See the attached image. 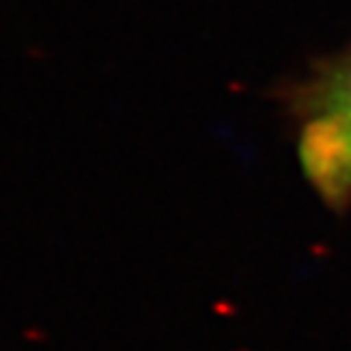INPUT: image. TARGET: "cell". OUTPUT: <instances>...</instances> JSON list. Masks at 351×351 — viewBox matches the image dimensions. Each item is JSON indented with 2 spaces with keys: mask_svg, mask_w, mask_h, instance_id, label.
I'll return each mask as SVG.
<instances>
[{
  "mask_svg": "<svg viewBox=\"0 0 351 351\" xmlns=\"http://www.w3.org/2000/svg\"><path fill=\"white\" fill-rule=\"evenodd\" d=\"M298 154L307 181L329 205L351 197V54L298 95Z\"/></svg>",
  "mask_w": 351,
  "mask_h": 351,
  "instance_id": "cell-1",
  "label": "cell"
}]
</instances>
